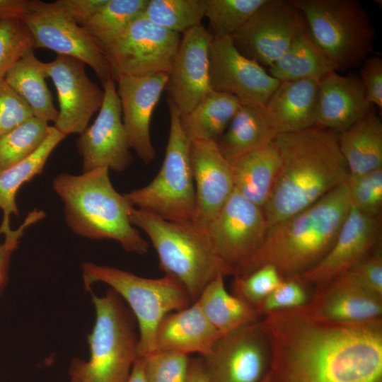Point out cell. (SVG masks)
<instances>
[{"instance_id":"cell-13","label":"cell","mask_w":382,"mask_h":382,"mask_svg":"<svg viewBox=\"0 0 382 382\" xmlns=\"http://www.w3.org/2000/svg\"><path fill=\"white\" fill-rule=\"evenodd\" d=\"M260 320L221 336L202 357L208 382H261L270 353Z\"/></svg>"},{"instance_id":"cell-28","label":"cell","mask_w":382,"mask_h":382,"mask_svg":"<svg viewBox=\"0 0 382 382\" xmlns=\"http://www.w3.org/2000/svg\"><path fill=\"white\" fill-rule=\"evenodd\" d=\"M338 143L349 174L362 175L382 168V123L371 110L338 134Z\"/></svg>"},{"instance_id":"cell-45","label":"cell","mask_w":382,"mask_h":382,"mask_svg":"<svg viewBox=\"0 0 382 382\" xmlns=\"http://www.w3.org/2000/svg\"><path fill=\"white\" fill-rule=\"evenodd\" d=\"M45 216V213L43 211L34 209L28 214L17 229H11L4 234V241L0 243V291L7 282L11 257L18 248L25 230L43 219Z\"/></svg>"},{"instance_id":"cell-14","label":"cell","mask_w":382,"mask_h":382,"mask_svg":"<svg viewBox=\"0 0 382 382\" xmlns=\"http://www.w3.org/2000/svg\"><path fill=\"white\" fill-rule=\"evenodd\" d=\"M34 40V48L77 59L88 65L103 83L111 76L98 42L81 25L62 14L53 4L36 0L33 10L21 20Z\"/></svg>"},{"instance_id":"cell-34","label":"cell","mask_w":382,"mask_h":382,"mask_svg":"<svg viewBox=\"0 0 382 382\" xmlns=\"http://www.w3.org/2000/svg\"><path fill=\"white\" fill-rule=\"evenodd\" d=\"M148 0H108L82 27L98 45L105 44L142 16Z\"/></svg>"},{"instance_id":"cell-20","label":"cell","mask_w":382,"mask_h":382,"mask_svg":"<svg viewBox=\"0 0 382 382\" xmlns=\"http://www.w3.org/2000/svg\"><path fill=\"white\" fill-rule=\"evenodd\" d=\"M168 81V74L165 73L141 77L124 76L115 81L130 149L145 164L151 163L156 156L150 123Z\"/></svg>"},{"instance_id":"cell-11","label":"cell","mask_w":382,"mask_h":382,"mask_svg":"<svg viewBox=\"0 0 382 382\" xmlns=\"http://www.w3.org/2000/svg\"><path fill=\"white\" fill-rule=\"evenodd\" d=\"M202 229L218 255L235 274L260 248L268 226L262 208L234 190Z\"/></svg>"},{"instance_id":"cell-38","label":"cell","mask_w":382,"mask_h":382,"mask_svg":"<svg viewBox=\"0 0 382 382\" xmlns=\"http://www.w3.org/2000/svg\"><path fill=\"white\" fill-rule=\"evenodd\" d=\"M34 49L33 35L21 20L0 22V82L28 52Z\"/></svg>"},{"instance_id":"cell-26","label":"cell","mask_w":382,"mask_h":382,"mask_svg":"<svg viewBox=\"0 0 382 382\" xmlns=\"http://www.w3.org/2000/svg\"><path fill=\"white\" fill-rule=\"evenodd\" d=\"M228 162L234 190L262 208L281 166V156L274 140Z\"/></svg>"},{"instance_id":"cell-17","label":"cell","mask_w":382,"mask_h":382,"mask_svg":"<svg viewBox=\"0 0 382 382\" xmlns=\"http://www.w3.org/2000/svg\"><path fill=\"white\" fill-rule=\"evenodd\" d=\"M85 65L60 54L52 62H42L45 76L51 79L57 93L59 110L54 127L66 136L81 134L103 101V90L89 79Z\"/></svg>"},{"instance_id":"cell-41","label":"cell","mask_w":382,"mask_h":382,"mask_svg":"<svg viewBox=\"0 0 382 382\" xmlns=\"http://www.w3.org/2000/svg\"><path fill=\"white\" fill-rule=\"evenodd\" d=\"M283 279L274 266L265 265L245 277L233 276L231 293L256 308Z\"/></svg>"},{"instance_id":"cell-32","label":"cell","mask_w":382,"mask_h":382,"mask_svg":"<svg viewBox=\"0 0 382 382\" xmlns=\"http://www.w3.org/2000/svg\"><path fill=\"white\" fill-rule=\"evenodd\" d=\"M241 105L234 96L212 91L190 112L180 115L183 129L190 141H216Z\"/></svg>"},{"instance_id":"cell-37","label":"cell","mask_w":382,"mask_h":382,"mask_svg":"<svg viewBox=\"0 0 382 382\" xmlns=\"http://www.w3.org/2000/svg\"><path fill=\"white\" fill-rule=\"evenodd\" d=\"M267 0H206L207 30L213 37H232Z\"/></svg>"},{"instance_id":"cell-24","label":"cell","mask_w":382,"mask_h":382,"mask_svg":"<svg viewBox=\"0 0 382 382\" xmlns=\"http://www.w3.org/2000/svg\"><path fill=\"white\" fill-rule=\"evenodd\" d=\"M222 335L210 323L195 301L187 307L166 315L154 336V351L208 355Z\"/></svg>"},{"instance_id":"cell-31","label":"cell","mask_w":382,"mask_h":382,"mask_svg":"<svg viewBox=\"0 0 382 382\" xmlns=\"http://www.w3.org/2000/svg\"><path fill=\"white\" fill-rule=\"evenodd\" d=\"M333 71L306 25L296 34L283 55L267 68L269 74L280 82L306 79L320 81Z\"/></svg>"},{"instance_id":"cell-40","label":"cell","mask_w":382,"mask_h":382,"mask_svg":"<svg viewBox=\"0 0 382 382\" xmlns=\"http://www.w3.org/2000/svg\"><path fill=\"white\" fill-rule=\"evenodd\" d=\"M146 382H186L189 355L170 351H154L141 357Z\"/></svg>"},{"instance_id":"cell-44","label":"cell","mask_w":382,"mask_h":382,"mask_svg":"<svg viewBox=\"0 0 382 382\" xmlns=\"http://www.w3.org/2000/svg\"><path fill=\"white\" fill-rule=\"evenodd\" d=\"M347 272L364 289L382 299V251L381 245H378Z\"/></svg>"},{"instance_id":"cell-33","label":"cell","mask_w":382,"mask_h":382,"mask_svg":"<svg viewBox=\"0 0 382 382\" xmlns=\"http://www.w3.org/2000/svg\"><path fill=\"white\" fill-rule=\"evenodd\" d=\"M42 62L28 52L8 72L5 81L28 103L34 117L55 122L58 110L54 105L46 82Z\"/></svg>"},{"instance_id":"cell-1","label":"cell","mask_w":382,"mask_h":382,"mask_svg":"<svg viewBox=\"0 0 382 382\" xmlns=\"http://www.w3.org/2000/svg\"><path fill=\"white\" fill-rule=\"evenodd\" d=\"M270 382H382V318L339 323L305 306L265 313Z\"/></svg>"},{"instance_id":"cell-22","label":"cell","mask_w":382,"mask_h":382,"mask_svg":"<svg viewBox=\"0 0 382 382\" xmlns=\"http://www.w3.org/2000/svg\"><path fill=\"white\" fill-rule=\"evenodd\" d=\"M359 76L333 71L319 81L316 127L340 134L371 111Z\"/></svg>"},{"instance_id":"cell-30","label":"cell","mask_w":382,"mask_h":382,"mask_svg":"<svg viewBox=\"0 0 382 382\" xmlns=\"http://www.w3.org/2000/svg\"><path fill=\"white\" fill-rule=\"evenodd\" d=\"M66 135L50 126L45 141L33 154L25 159L0 170V209L3 212L0 226V235L11 228L10 216H18L16 196L20 187L25 183L40 174L50 154Z\"/></svg>"},{"instance_id":"cell-42","label":"cell","mask_w":382,"mask_h":382,"mask_svg":"<svg viewBox=\"0 0 382 382\" xmlns=\"http://www.w3.org/2000/svg\"><path fill=\"white\" fill-rule=\"evenodd\" d=\"M309 301L306 284L299 277H291L284 278L256 308L264 316L270 312L303 307Z\"/></svg>"},{"instance_id":"cell-6","label":"cell","mask_w":382,"mask_h":382,"mask_svg":"<svg viewBox=\"0 0 382 382\" xmlns=\"http://www.w3.org/2000/svg\"><path fill=\"white\" fill-rule=\"evenodd\" d=\"M91 296L96 321L88 336L90 359L74 360L70 375L81 382H126L139 357L134 315L112 289Z\"/></svg>"},{"instance_id":"cell-47","label":"cell","mask_w":382,"mask_h":382,"mask_svg":"<svg viewBox=\"0 0 382 382\" xmlns=\"http://www.w3.org/2000/svg\"><path fill=\"white\" fill-rule=\"evenodd\" d=\"M108 0H57L54 6L66 17L82 26Z\"/></svg>"},{"instance_id":"cell-51","label":"cell","mask_w":382,"mask_h":382,"mask_svg":"<svg viewBox=\"0 0 382 382\" xmlns=\"http://www.w3.org/2000/svg\"><path fill=\"white\" fill-rule=\"evenodd\" d=\"M261 382H270V378L268 372L266 374L263 379L261 381Z\"/></svg>"},{"instance_id":"cell-43","label":"cell","mask_w":382,"mask_h":382,"mask_svg":"<svg viewBox=\"0 0 382 382\" xmlns=\"http://www.w3.org/2000/svg\"><path fill=\"white\" fill-rule=\"evenodd\" d=\"M34 117L31 108L6 81L0 82V137Z\"/></svg>"},{"instance_id":"cell-35","label":"cell","mask_w":382,"mask_h":382,"mask_svg":"<svg viewBox=\"0 0 382 382\" xmlns=\"http://www.w3.org/2000/svg\"><path fill=\"white\" fill-rule=\"evenodd\" d=\"M206 0H148L142 16L161 28L182 35L202 25Z\"/></svg>"},{"instance_id":"cell-15","label":"cell","mask_w":382,"mask_h":382,"mask_svg":"<svg viewBox=\"0 0 382 382\" xmlns=\"http://www.w3.org/2000/svg\"><path fill=\"white\" fill-rule=\"evenodd\" d=\"M212 91L236 98L241 105L265 106L280 81L242 54L231 37H213L209 47Z\"/></svg>"},{"instance_id":"cell-46","label":"cell","mask_w":382,"mask_h":382,"mask_svg":"<svg viewBox=\"0 0 382 382\" xmlns=\"http://www.w3.org/2000/svg\"><path fill=\"white\" fill-rule=\"evenodd\" d=\"M360 70V79L368 102L382 110V59L378 56L366 58Z\"/></svg>"},{"instance_id":"cell-19","label":"cell","mask_w":382,"mask_h":382,"mask_svg":"<svg viewBox=\"0 0 382 382\" xmlns=\"http://www.w3.org/2000/svg\"><path fill=\"white\" fill-rule=\"evenodd\" d=\"M213 37L202 25L181 35L166 85L168 101L180 115L190 112L212 91L209 47Z\"/></svg>"},{"instance_id":"cell-21","label":"cell","mask_w":382,"mask_h":382,"mask_svg":"<svg viewBox=\"0 0 382 382\" xmlns=\"http://www.w3.org/2000/svg\"><path fill=\"white\" fill-rule=\"evenodd\" d=\"M190 161L196 197L193 224L203 228L234 190L231 168L216 141H190Z\"/></svg>"},{"instance_id":"cell-27","label":"cell","mask_w":382,"mask_h":382,"mask_svg":"<svg viewBox=\"0 0 382 382\" xmlns=\"http://www.w3.org/2000/svg\"><path fill=\"white\" fill-rule=\"evenodd\" d=\"M278 134L264 106L241 105L216 142L229 161L267 146Z\"/></svg>"},{"instance_id":"cell-16","label":"cell","mask_w":382,"mask_h":382,"mask_svg":"<svg viewBox=\"0 0 382 382\" xmlns=\"http://www.w3.org/2000/svg\"><path fill=\"white\" fill-rule=\"evenodd\" d=\"M103 85L104 97L99 113L76 142L83 173L98 168L122 172L132 161L115 81L110 76Z\"/></svg>"},{"instance_id":"cell-25","label":"cell","mask_w":382,"mask_h":382,"mask_svg":"<svg viewBox=\"0 0 382 382\" xmlns=\"http://www.w3.org/2000/svg\"><path fill=\"white\" fill-rule=\"evenodd\" d=\"M319 81L306 79L280 83L264 106L279 134L316 126Z\"/></svg>"},{"instance_id":"cell-29","label":"cell","mask_w":382,"mask_h":382,"mask_svg":"<svg viewBox=\"0 0 382 382\" xmlns=\"http://www.w3.org/2000/svg\"><path fill=\"white\" fill-rule=\"evenodd\" d=\"M224 278L217 276L197 300L207 320L222 336L257 323L263 316L254 306L228 292Z\"/></svg>"},{"instance_id":"cell-10","label":"cell","mask_w":382,"mask_h":382,"mask_svg":"<svg viewBox=\"0 0 382 382\" xmlns=\"http://www.w3.org/2000/svg\"><path fill=\"white\" fill-rule=\"evenodd\" d=\"M181 35L155 25L144 16L110 41L98 45L115 81L120 77L169 74Z\"/></svg>"},{"instance_id":"cell-39","label":"cell","mask_w":382,"mask_h":382,"mask_svg":"<svg viewBox=\"0 0 382 382\" xmlns=\"http://www.w3.org/2000/svg\"><path fill=\"white\" fill-rule=\"evenodd\" d=\"M345 183L353 207L369 216H381L382 168L362 175L349 174Z\"/></svg>"},{"instance_id":"cell-18","label":"cell","mask_w":382,"mask_h":382,"mask_svg":"<svg viewBox=\"0 0 382 382\" xmlns=\"http://www.w3.org/2000/svg\"><path fill=\"white\" fill-rule=\"evenodd\" d=\"M381 216L361 214L351 205L350 210L330 250L314 267L298 276L315 290L349 272L381 244Z\"/></svg>"},{"instance_id":"cell-23","label":"cell","mask_w":382,"mask_h":382,"mask_svg":"<svg viewBox=\"0 0 382 382\" xmlns=\"http://www.w3.org/2000/svg\"><path fill=\"white\" fill-rule=\"evenodd\" d=\"M305 307L317 318L339 323L382 318V299L364 289L349 272L316 289Z\"/></svg>"},{"instance_id":"cell-49","label":"cell","mask_w":382,"mask_h":382,"mask_svg":"<svg viewBox=\"0 0 382 382\" xmlns=\"http://www.w3.org/2000/svg\"><path fill=\"white\" fill-rule=\"evenodd\" d=\"M186 382H208L202 357L190 359Z\"/></svg>"},{"instance_id":"cell-52","label":"cell","mask_w":382,"mask_h":382,"mask_svg":"<svg viewBox=\"0 0 382 382\" xmlns=\"http://www.w3.org/2000/svg\"><path fill=\"white\" fill-rule=\"evenodd\" d=\"M70 382H81V381L78 380L74 376H71Z\"/></svg>"},{"instance_id":"cell-7","label":"cell","mask_w":382,"mask_h":382,"mask_svg":"<svg viewBox=\"0 0 382 382\" xmlns=\"http://www.w3.org/2000/svg\"><path fill=\"white\" fill-rule=\"evenodd\" d=\"M308 32L335 71L361 64L373 50L375 30L357 0H293Z\"/></svg>"},{"instance_id":"cell-9","label":"cell","mask_w":382,"mask_h":382,"mask_svg":"<svg viewBox=\"0 0 382 382\" xmlns=\"http://www.w3.org/2000/svg\"><path fill=\"white\" fill-rule=\"evenodd\" d=\"M168 103L170 130L161 167L148 185L124 195L133 207L170 221L194 223L196 197L190 161V141L183 129L180 114L171 103Z\"/></svg>"},{"instance_id":"cell-50","label":"cell","mask_w":382,"mask_h":382,"mask_svg":"<svg viewBox=\"0 0 382 382\" xmlns=\"http://www.w3.org/2000/svg\"><path fill=\"white\" fill-rule=\"evenodd\" d=\"M126 382H146L144 372L143 361L141 357H138L134 363Z\"/></svg>"},{"instance_id":"cell-48","label":"cell","mask_w":382,"mask_h":382,"mask_svg":"<svg viewBox=\"0 0 382 382\" xmlns=\"http://www.w3.org/2000/svg\"><path fill=\"white\" fill-rule=\"evenodd\" d=\"M36 0H0V22L22 20L34 8Z\"/></svg>"},{"instance_id":"cell-2","label":"cell","mask_w":382,"mask_h":382,"mask_svg":"<svg viewBox=\"0 0 382 382\" xmlns=\"http://www.w3.org/2000/svg\"><path fill=\"white\" fill-rule=\"evenodd\" d=\"M274 142L281 166L262 207L268 228L313 204L349 175L337 133L315 126L279 134Z\"/></svg>"},{"instance_id":"cell-4","label":"cell","mask_w":382,"mask_h":382,"mask_svg":"<svg viewBox=\"0 0 382 382\" xmlns=\"http://www.w3.org/2000/svg\"><path fill=\"white\" fill-rule=\"evenodd\" d=\"M108 172L98 168L54 178L53 188L64 203L65 221L79 236L114 240L127 253L146 254L149 245L129 220L133 207L114 188Z\"/></svg>"},{"instance_id":"cell-8","label":"cell","mask_w":382,"mask_h":382,"mask_svg":"<svg viewBox=\"0 0 382 382\" xmlns=\"http://www.w3.org/2000/svg\"><path fill=\"white\" fill-rule=\"evenodd\" d=\"M86 289L96 282L110 286L129 306L139 328L138 357L154 350V336L162 318L193 303L186 289L173 278H146L116 267L86 262L81 265Z\"/></svg>"},{"instance_id":"cell-3","label":"cell","mask_w":382,"mask_h":382,"mask_svg":"<svg viewBox=\"0 0 382 382\" xmlns=\"http://www.w3.org/2000/svg\"><path fill=\"white\" fill-rule=\"evenodd\" d=\"M350 208L344 183L308 208L269 228L260 248L233 276L245 277L265 265L274 266L283 278L301 275L332 248Z\"/></svg>"},{"instance_id":"cell-36","label":"cell","mask_w":382,"mask_h":382,"mask_svg":"<svg viewBox=\"0 0 382 382\" xmlns=\"http://www.w3.org/2000/svg\"><path fill=\"white\" fill-rule=\"evenodd\" d=\"M48 122L33 117L0 137V170L30 156L37 150L49 134Z\"/></svg>"},{"instance_id":"cell-12","label":"cell","mask_w":382,"mask_h":382,"mask_svg":"<svg viewBox=\"0 0 382 382\" xmlns=\"http://www.w3.org/2000/svg\"><path fill=\"white\" fill-rule=\"evenodd\" d=\"M305 25L293 0H267L231 37L242 54L269 68Z\"/></svg>"},{"instance_id":"cell-5","label":"cell","mask_w":382,"mask_h":382,"mask_svg":"<svg viewBox=\"0 0 382 382\" xmlns=\"http://www.w3.org/2000/svg\"><path fill=\"white\" fill-rule=\"evenodd\" d=\"M129 220L149 238L161 270L178 281L193 302L217 276H233L204 231L195 224L170 221L135 207L130 210Z\"/></svg>"}]
</instances>
